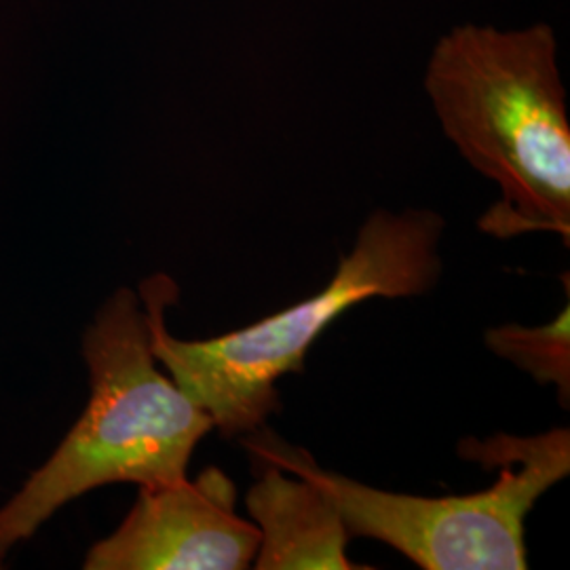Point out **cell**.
Returning <instances> with one entry per match:
<instances>
[{"label": "cell", "mask_w": 570, "mask_h": 570, "mask_svg": "<svg viewBox=\"0 0 570 570\" xmlns=\"http://www.w3.org/2000/svg\"><path fill=\"white\" fill-rule=\"evenodd\" d=\"M444 228L433 209H379L367 216L326 287L256 324L205 341H183L165 327L176 285L155 275L140 292L155 357L226 438L263 429L279 410L277 383L305 370L308 348L343 313L370 298H412L435 287Z\"/></svg>", "instance_id": "7a4b0ae2"}, {"label": "cell", "mask_w": 570, "mask_h": 570, "mask_svg": "<svg viewBox=\"0 0 570 570\" xmlns=\"http://www.w3.org/2000/svg\"><path fill=\"white\" fill-rule=\"evenodd\" d=\"M263 473L245 494L261 532L258 570H355L346 556L348 530L336 503L313 480L256 456Z\"/></svg>", "instance_id": "8992f818"}, {"label": "cell", "mask_w": 570, "mask_h": 570, "mask_svg": "<svg viewBox=\"0 0 570 570\" xmlns=\"http://www.w3.org/2000/svg\"><path fill=\"white\" fill-rule=\"evenodd\" d=\"M89 402L60 446L0 505V564L61 508L110 484L161 487L188 475L214 429L159 367L142 296L117 289L82 336Z\"/></svg>", "instance_id": "3957f363"}, {"label": "cell", "mask_w": 570, "mask_h": 570, "mask_svg": "<svg viewBox=\"0 0 570 570\" xmlns=\"http://www.w3.org/2000/svg\"><path fill=\"white\" fill-rule=\"evenodd\" d=\"M487 346L494 355L524 370L539 385H553L558 402L569 410L570 404V303L543 326L490 327Z\"/></svg>", "instance_id": "52a82bcc"}, {"label": "cell", "mask_w": 570, "mask_h": 570, "mask_svg": "<svg viewBox=\"0 0 570 570\" xmlns=\"http://www.w3.org/2000/svg\"><path fill=\"white\" fill-rule=\"evenodd\" d=\"M254 456L305 475L326 490L351 537H366L404 553L425 570H527V518L537 501L570 473V431L556 428L515 438L465 440L459 454L499 468L487 490L454 497L387 492L322 469L303 449L261 429L247 433Z\"/></svg>", "instance_id": "277c9868"}, {"label": "cell", "mask_w": 570, "mask_h": 570, "mask_svg": "<svg viewBox=\"0 0 570 570\" xmlns=\"http://www.w3.org/2000/svg\"><path fill=\"white\" fill-rule=\"evenodd\" d=\"M261 532L237 515V489L225 471L140 489L119 529L87 551L85 570H245Z\"/></svg>", "instance_id": "5b68a950"}, {"label": "cell", "mask_w": 570, "mask_h": 570, "mask_svg": "<svg viewBox=\"0 0 570 570\" xmlns=\"http://www.w3.org/2000/svg\"><path fill=\"white\" fill-rule=\"evenodd\" d=\"M548 21L459 23L433 45L425 94L459 155L494 184L480 228L499 239L553 233L570 242V125Z\"/></svg>", "instance_id": "6da1fadb"}]
</instances>
